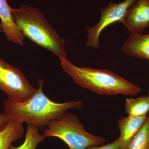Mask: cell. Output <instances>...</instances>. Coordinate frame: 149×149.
I'll use <instances>...</instances> for the list:
<instances>
[{
    "label": "cell",
    "mask_w": 149,
    "mask_h": 149,
    "mask_svg": "<svg viewBox=\"0 0 149 149\" xmlns=\"http://www.w3.org/2000/svg\"><path fill=\"white\" fill-rule=\"evenodd\" d=\"M121 49L127 55L146 60L149 63V33H130Z\"/></svg>",
    "instance_id": "9c48e42d"
},
{
    "label": "cell",
    "mask_w": 149,
    "mask_h": 149,
    "mask_svg": "<svg viewBox=\"0 0 149 149\" xmlns=\"http://www.w3.org/2000/svg\"><path fill=\"white\" fill-rule=\"evenodd\" d=\"M63 69L74 83L100 95L134 96L142 91L140 87L107 70L79 67L67 58H59Z\"/></svg>",
    "instance_id": "7a4b0ae2"
},
{
    "label": "cell",
    "mask_w": 149,
    "mask_h": 149,
    "mask_svg": "<svg viewBox=\"0 0 149 149\" xmlns=\"http://www.w3.org/2000/svg\"><path fill=\"white\" fill-rule=\"evenodd\" d=\"M125 110L129 116H146L149 111V96H142L136 98L125 99Z\"/></svg>",
    "instance_id": "7c38bea8"
},
{
    "label": "cell",
    "mask_w": 149,
    "mask_h": 149,
    "mask_svg": "<svg viewBox=\"0 0 149 149\" xmlns=\"http://www.w3.org/2000/svg\"><path fill=\"white\" fill-rule=\"evenodd\" d=\"M14 21L26 37L37 45L50 51L58 58H67L64 40L49 23L39 9L27 5L11 8Z\"/></svg>",
    "instance_id": "3957f363"
},
{
    "label": "cell",
    "mask_w": 149,
    "mask_h": 149,
    "mask_svg": "<svg viewBox=\"0 0 149 149\" xmlns=\"http://www.w3.org/2000/svg\"><path fill=\"white\" fill-rule=\"evenodd\" d=\"M136 0H125L119 3L110 2L108 5L100 9V21L93 26H87L86 46L97 50L100 47V37L102 32L109 25L116 22H122L128 9Z\"/></svg>",
    "instance_id": "8992f818"
},
{
    "label": "cell",
    "mask_w": 149,
    "mask_h": 149,
    "mask_svg": "<svg viewBox=\"0 0 149 149\" xmlns=\"http://www.w3.org/2000/svg\"><path fill=\"white\" fill-rule=\"evenodd\" d=\"M86 149H121L120 147V140L118 138L113 142L110 143L89 147Z\"/></svg>",
    "instance_id": "9a60e30c"
},
{
    "label": "cell",
    "mask_w": 149,
    "mask_h": 149,
    "mask_svg": "<svg viewBox=\"0 0 149 149\" xmlns=\"http://www.w3.org/2000/svg\"><path fill=\"white\" fill-rule=\"evenodd\" d=\"M7 0H0V20L3 32L9 41L22 46L24 36L13 19Z\"/></svg>",
    "instance_id": "ba28073f"
},
{
    "label": "cell",
    "mask_w": 149,
    "mask_h": 149,
    "mask_svg": "<svg viewBox=\"0 0 149 149\" xmlns=\"http://www.w3.org/2000/svg\"><path fill=\"white\" fill-rule=\"evenodd\" d=\"M45 138L56 137L67 145L69 149H86L89 147L104 145L106 140L85 130L84 125L75 115L65 113L52 120L42 133Z\"/></svg>",
    "instance_id": "277c9868"
},
{
    "label": "cell",
    "mask_w": 149,
    "mask_h": 149,
    "mask_svg": "<svg viewBox=\"0 0 149 149\" xmlns=\"http://www.w3.org/2000/svg\"><path fill=\"white\" fill-rule=\"evenodd\" d=\"M3 32L2 28L1 25L0 24V33Z\"/></svg>",
    "instance_id": "e0dca14e"
},
{
    "label": "cell",
    "mask_w": 149,
    "mask_h": 149,
    "mask_svg": "<svg viewBox=\"0 0 149 149\" xmlns=\"http://www.w3.org/2000/svg\"><path fill=\"white\" fill-rule=\"evenodd\" d=\"M148 95L149 96V91H148Z\"/></svg>",
    "instance_id": "ac0fdd59"
},
{
    "label": "cell",
    "mask_w": 149,
    "mask_h": 149,
    "mask_svg": "<svg viewBox=\"0 0 149 149\" xmlns=\"http://www.w3.org/2000/svg\"><path fill=\"white\" fill-rule=\"evenodd\" d=\"M1 20H0V24H1Z\"/></svg>",
    "instance_id": "ffe728a7"
},
{
    "label": "cell",
    "mask_w": 149,
    "mask_h": 149,
    "mask_svg": "<svg viewBox=\"0 0 149 149\" xmlns=\"http://www.w3.org/2000/svg\"><path fill=\"white\" fill-rule=\"evenodd\" d=\"M11 118L4 113L0 112V130L8 124Z\"/></svg>",
    "instance_id": "2e32d148"
},
{
    "label": "cell",
    "mask_w": 149,
    "mask_h": 149,
    "mask_svg": "<svg viewBox=\"0 0 149 149\" xmlns=\"http://www.w3.org/2000/svg\"><path fill=\"white\" fill-rule=\"evenodd\" d=\"M24 131L23 123L11 118L8 124L0 130V149H9L13 142L22 138Z\"/></svg>",
    "instance_id": "8fae6325"
},
{
    "label": "cell",
    "mask_w": 149,
    "mask_h": 149,
    "mask_svg": "<svg viewBox=\"0 0 149 149\" xmlns=\"http://www.w3.org/2000/svg\"><path fill=\"white\" fill-rule=\"evenodd\" d=\"M121 23L130 33H142L149 27V0H136Z\"/></svg>",
    "instance_id": "52a82bcc"
},
{
    "label": "cell",
    "mask_w": 149,
    "mask_h": 149,
    "mask_svg": "<svg viewBox=\"0 0 149 149\" xmlns=\"http://www.w3.org/2000/svg\"><path fill=\"white\" fill-rule=\"evenodd\" d=\"M148 149H149V144L148 145Z\"/></svg>",
    "instance_id": "d6986e66"
},
{
    "label": "cell",
    "mask_w": 149,
    "mask_h": 149,
    "mask_svg": "<svg viewBox=\"0 0 149 149\" xmlns=\"http://www.w3.org/2000/svg\"><path fill=\"white\" fill-rule=\"evenodd\" d=\"M45 139L42 134L40 133L39 127L28 124L24 142L17 147L12 145L9 149H36L38 144Z\"/></svg>",
    "instance_id": "4fadbf2b"
},
{
    "label": "cell",
    "mask_w": 149,
    "mask_h": 149,
    "mask_svg": "<svg viewBox=\"0 0 149 149\" xmlns=\"http://www.w3.org/2000/svg\"><path fill=\"white\" fill-rule=\"evenodd\" d=\"M39 88L26 101L18 102L7 98L4 101L3 113L10 118L40 128L47 126L70 109H80L84 106L80 100L58 103L54 102L43 91L44 80H38Z\"/></svg>",
    "instance_id": "6da1fadb"
},
{
    "label": "cell",
    "mask_w": 149,
    "mask_h": 149,
    "mask_svg": "<svg viewBox=\"0 0 149 149\" xmlns=\"http://www.w3.org/2000/svg\"><path fill=\"white\" fill-rule=\"evenodd\" d=\"M149 144V116L125 149H148Z\"/></svg>",
    "instance_id": "5bb4252c"
},
{
    "label": "cell",
    "mask_w": 149,
    "mask_h": 149,
    "mask_svg": "<svg viewBox=\"0 0 149 149\" xmlns=\"http://www.w3.org/2000/svg\"><path fill=\"white\" fill-rule=\"evenodd\" d=\"M147 116L122 117L118 121L120 131V140L121 149H125L131 139L139 131L146 120Z\"/></svg>",
    "instance_id": "30bf717a"
},
{
    "label": "cell",
    "mask_w": 149,
    "mask_h": 149,
    "mask_svg": "<svg viewBox=\"0 0 149 149\" xmlns=\"http://www.w3.org/2000/svg\"><path fill=\"white\" fill-rule=\"evenodd\" d=\"M37 89L19 69L0 58V91L7 95L8 98L18 102L26 101Z\"/></svg>",
    "instance_id": "5b68a950"
}]
</instances>
